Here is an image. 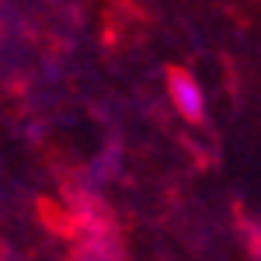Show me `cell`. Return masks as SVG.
<instances>
[{"mask_svg": "<svg viewBox=\"0 0 261 261\" xmlns=\"http://www.w3.org/2000/svg\"><path fill=\"white\" fill-rule=\"evenodd\" d=\"M167 91H171V105L178 108L181 119H188V122L205 119V94H202L199 81L188 70H171L167 73Z\"/></svg>", "mask_w": 261, "mask_h": 261, "instance_id": "6da1fadb", "label": "cell"}]
</instances>
